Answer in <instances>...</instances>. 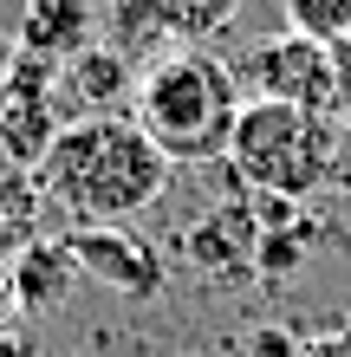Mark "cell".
<instances>
[{
  "label": "cell",
  "instance_id": "6da1fadb",
  "mask_svg": "<svg viewBox=\"0 0 351 357\" xmlns=\"http://www.w3.org/2000/svg\"><path fill=\"white\" fill-rule=\"evenodd\" d=\"M170 169L176 162L143 137L137 117H72L59 123L52 150L39 156V195L59 202L78 227H117V221H137L150 215L170 188Z\"/></svg>",
  "mask_w": 351,
  "mask_h": 357
},
{
  "label": "cell",
  "instance_id": "7a4b0ae2",
  "mask_svg": "<svg viewBox=\"0 0 351 357\" xmlns=\"http://www.w3.org/2000/svg\"><path fill=\"white\" fill-rule=\"evenodd\" d=\"M241 78L209 46H170L137 72V123L170 162H221L241 117Z\"/></svg>",
  "mask_w": 351,
  "mask_h": 357
},
{
  "label": "cell",
  "instance_id": "3957f363",
  "mask_svg": "<svg viewBox=\"0 0 351 357\" xmlns=\"http://www.w3.org/2000/svg\"><path fill=\"white\" fill-rule=\"evenodd\" d=\"M228 169L241 176V188L254 195H319L332 182L338 162V123L325 111H306V104H274V98H247L228 137Z\"/></svg>",
  "mask_w": 351,
  "mask_h": 357
},
{
  "label": "cell",
  "instance_id": "277c9868",
  "mask_svg": "<svg viewBox=\"0 0 351 357\" xmlns=\"http://www.w3.org/2000/svg\"><path fill=\"white\" fill-rule=\"evenodd\" d=\"M241 91L247 98H274V104H306V111H325L332 117V46L306 33H267L241 52Z\"/></svg>",
  "mask_w": 351,
  "mask_h": 357
},
{
  "label": "cell",
  "instance_id": "5b68a950",
  "mask_svg": "<svg viewBox=\"0 0 351 357\" xmlns=\"http://www.w3.org/2000/svg\"><path fill=\"white\" fill-rule=\"evenodd\" d=\"M72 247V260L85 280L98 286H111L117 299H163V286H170V266H163V247L150 234H137L130 221H117V227H72L66 234Z\"/></svg>",
  "mask_w": 351,
  "mask_h": 357
},
{
  "label": "cell",
  "instance_id": "8992f818",
  "mask_svg": "<svg viewBox=\"0 0 351 357\" xmlns=\"http://www.w3.org/2000/svg\"><path fill=\"white\" fill-rule=\"evenodd\" d=\"M254 247H260V215L247 195H221L182 227V260L209 286H247L254 280Z\"/></svg>",
  "mask_w": 351,
  "mask_h": 357
},
{
  "label": "cell",
  "instance_id": "52a82bcc",
  "mask_svg": "<svg viewBox=\"0 0 351 357\" xmlns=\"http://www.w3.org/2000/svg\"><path fill=\"white\" fill-rule=\"evenodd\" d=\"M7 266H13V305L27 312V319L59 312L66 292H72V280H78V260H72L66 241H27Z\"/></svg>",
  "mask_w": 351,
  "mask_h": 357
},
{
  "label": "cell",
  "instance_id": "ba28073f",
  "mask_svg": "<svg viewBox=\"0 0 351 357\" xmlns=\"http://www.w3.org/2000/svg\"><path fill=\"white\" fill-rule=\"evenodd\" d=\"M59 85L72 91V104L85 117H105L111 104H124L137 91V72H130V59L117 46H78L66 66H59Z\"/></svg>",
  "mask_w": 351,
  "mask_h": 357
},
{
  "label": "cell",
  "instance_id": "9c48e42d",
  "mask_svg": "<svg viewBox=\"0 0 351 357\" xmlns=\"http://www.w3.org/2000/svg\"><path fill=\"white\" fill-rule=\"evenodd\" d=\"M59 117H52V91H20L0 85V156L13 169H39V156L52 150Z\"/></svg>",
  "mask_w": 351,
  "mask_h": 357
},
{
  "label": "cell",
  "instance_id": "30bf717a",
  "mask_svg": "<svg viewBox=\"0 0 351 357\" xmlns=\"http://www.w3.org/2000/svg\"><path fill=\"white\" fill-rule=\"evenodd\" d=\"M78 46H91V0H27L20 52H39L52 66H66Z\"/></svg>",
  "mask_w": 351,
  "mask_h": 357
},
{
  "label": "cell",
  "instance_id": "8fae6325",
  "mask_svg": "<svg viewBox=\"0 0 351 357\" xmlns=\"http://www.w3.org/2000/svg\"><path fill=\"white\" fill-rule=\"evenodd\" d=\"M105 26H111V46L124 59H163L176 46L170 26H163V13H156V0H111Z\"/></svg>",
  "mask_w": 351,
  "mask_h": 357
},
{
  "label": "cell",
  "instance_id": "7c38bea8",
  "mask_svg": "<svg viewBox=\"0 0 351 357\" xmlns=\"http://www.w3.org/2000/svg\"><path fill=\"white\" fill-rule=\"evenodd\" d=\"M319 247V221L299 215L286 227H260V247H254V280H293V273L313 260Z\"/></svg>",
  "mask_w": 351,
  "mask_h": 357
},
{
  "label": "cell",
  "instance_id": "4fadbf2b",
  "mask_svg": "<svg viewBox=\"0 0 351 357\" xmlns=\"http://www.w3.org/2000/svg\"><path fill=\"white\" fill-rule=\"evenodd\" d=\"M163 26H170L176 46H202V39H215L221 26H234L241 0H156Z\"/></svg>",
  "mask_w": 351,
  "mask_h": 357
},
{
  "label": "cell",
  "instance_id": "5bb4252c",
  "mask_svg": "<svg viewBox=\"0 0 351 357\" xmlns=\"http://www.w3.org/2000/svg\"><path fill=\"white\" fill-rule=\"evenodd\" d=\"M286 26L319 39V46H345L351 39V0H286Z\"/></svg>",
  "mask_w": 351,
  "mask_h": 357
},
{
  "label": "cell",
  "instance_id": "9a60e30c",
  "mask_svg": "<svg viewBox=\"0 0 351 357\" xmlns=\"http://www.w3.org/2000/svg\"><path fill=\"white\" fill-rule=\"evenodd\" d=\"M33 195H39V182H33L27 169H13L7 156H0V221H7V215H20V208H33Z\"/></svg>",
  "mask_w": 351,
  "mask_h": 357
},
{
  "label": "cell",
  "instance_id": "2e32d148",
  "mask_svg": "<svg viewBox=\"0 0 351 357\" xmlns=\"http://www.w3.org/2000/svg\"><path fill=\"white\" fill-rule=\"evenodd\" d=\"M332 123L351 130V39L332 46Z\"/></svg>",
  "mask_w": 351,
  "mask_h": 357
},
{
  "label": "cell",
  "instance_id": "e0dca14e",
  "mask_svg": "<svg viewBox=\"0 0 351 357\" xmlns=\"http://www.w3.org/2000/svg\"><path fill=\"white\" fill-rule=\"evenodd\" d=\"M247 357H299V338L286 325H254L247 331Z\"/></svg>",
  "mask_w": 351,
  "mask_h": 357
},
{
  "label": "cell",
  "instance_id": "ac0fdd59",
  "mask_svg": "<svg viewBox=\"0 0 351 357\" xmlns=\"http://www.w3.org/2000/svg\"><path fill=\"white\" fill-rule=\"evenodd\" d=\"M299 357H351V331H319V338H299Z\"/></svg>",
  "mask_w": 351,
  "mask_h": 357
},
{
  "label": "cell",
  "instance_id": "d6986e66",
  "mask_svg": "<svg viewBox=\"0 0 351 357\" xmlns=\"http://www.w3.org/2000/svg\"><path fill=\"white\" fill-rule=\"evenodd\" d=\"M7 312H20V305H13V266L0 260V319H7Z\"/></svg>",
  "mask_w": 351,
  "mask_h": 357
},
{
  "label": "cell",
  "instance_id": "ffe728a7",
  "mask_svg": "<svg viewBox=\"0 0 351 357\" xmlns=\"http://www.w3.org/2000/svg\"><path fill=\"white\" fill-rule=\"evenodd\" d=\"M345 331H351V325H345Z\"/></svg>",
  "mask_w": 351,
  "mask_h": 357
}]
</instances>
